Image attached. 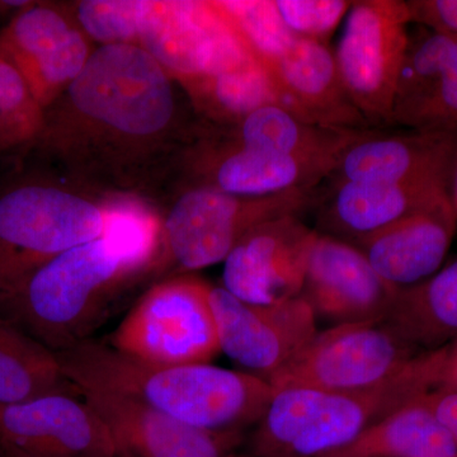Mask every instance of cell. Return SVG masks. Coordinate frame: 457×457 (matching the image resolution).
<instances>
[{
	"label": "cell",
	"mask_w": 457,
	"mask_h": 457,
	"mask_svg": "<svg viewBox=\"0 0 457 457\" xmlns=\"http://www.w3.org/2000/svg\"><path fill=\"white\" fill-rule=\"evenodd\" d=\"M457 230L449 196L354 245L396 290L426 281L440 269Z\"/></svg>",
	"instance_id": "cell-20"
},
{
	"label": "cell",
	"mask_w": 457,
	"mask_h": 457,
	"mask_svg": "<svg viewBox=\"0 0 457 457\" xmlns=\"http://www.w3.org/2000/svg\"><path fill=\"white\" fill-rule=\"evenodd\" d=\"M318 188L264 197H239L197 187L177 201L164 225V240L183 270L206 269L227 260L237 243L262 222L314 209Z\"/></svg>",
	"instance_id": "cell-7"
},
{
	"label": "cell",
	"mask_w": 457,
	"mask_h": 457,
	"mask_svg": "<svg viewBox=\"0 0 457 457\" xmlns=\"http://www.w3.org/2000/svg\"><path fill=\"white\" fill-rule=\"evenodd\" d=\"M279 16L295 37L328 45L330 36L347 16V0H275Z\"/></svg>",
	"instance_id": "cell-31"
},
{
	"label": "cell",
	"mask_w": 457,
	"mask_h": 457,
	"mask_svg": "<svg viewBox=\"0 0 457 457\" xmlns=\"http://www.w3.org/2000/svg\"><path fill=\"white\" fill-rule=\"evenodd\" d=\"M450 170L399 183H328L319 191L317 231L359 245L394 222L449 196Z\"/></svg>",
	"instance_id": "cell-14"
},
{
	"label": "cell",
	"mask_w": 457,
	"mask_h": 457,
	"mask_svg": "<svg viewBox=\"0 0 457 457\" xmlns=\"http://www.w3.org/2000/svg\"><path fill=\"white\" fill-rule=\"evenodd\" d=\"M216 4L263 68L281 59L297 38L279 16L275 0H228Z\"/></svg>",
	"instance_id": "cell-28"
},
{
	"label": "cell",
	"mask_w": 457,
	"mask_h": 457,
	"mask_svg": "<svg viewBox=\"0 0 457 457\" xmlns=\"http://www.w3.org/2000/svg\"><path fill=\"white\" fill-rule=\"evenodd\" d=\"M104 230V210L68 192L40 186L9 192L0 198V294Z\"/></svg>",
	"instance_id": "cell-8"
},
{
	"label": "cell",
	"mask_w": 457,
	"mask_h": 457,
	"mask_svg": "<svg viewBox=\"0 0 457 457\" xmlns=\"http://www.w3.org/2000/svg\"><path fill=\"white\" fill-rule=\"evenodd\" d=\"M394 126L457 132V36L423 31L409 41L393 107Z\"/></svg>",
	"instance_id": "cell-19"
},
{
	"label": "cell",
	"mask_w": 457,
	"mask_h": 457,
	"mask_svg": "<svg viewBox=\"0 0 457 457\" xmlns=\"http://www.w3.org/2000/svg\"><path fill=\"white\" fill-rule=\"evenodd\" d=\"M437 389L457 392V339L447 345L446 361Z\"/></svg>",
	"instance_id": "cell-34"
},
{
	"label": "cell",
	"mask_w": 457,
	"mask_h": 457,
	"mask_svg": "<svg viewBox=\"0 0 457 457\" xmlns=\"http://www.w3.org/2000/svg\"><path fill=\"white\" fill-rule=\"evenodd\" d=\"M402 0H356L335 51L348 95L372 129L394 128L393 107L409 45Z\"/></svg>",
	"instance_id": "cell-9"
},
{
	"label": "cell",
	"mask_w": 457,
	"mask_h": 457,
	"mask_svg": "<svg viewBox=\"0 0 457 457\" xmlns=\"http://www.w3.org/2000/svg\"><path fill=\"white\" fill-rule=\"evenodd\" d=\"M398 291L376 273L356 245L318 234L300 294L315 318L332 327L384 320Z\"/></svg>",
	"instance_id": "cell-13"
},
{
	"label": "cell",
	"mask_w": 457,
	"mask_h": 457,
	"mask_svg": "<svg viewBox=\"0 0 457 457\" xmlns=\"http://www.w3.org/2000/svg\"><path fill=\"white\" fill-rule=\"evenodd\" d=\"M0 57L14 66L40 106L59 87L73 82L88 47L65 18L44 5H27L0 36Z\"/></svg>",
	"instance_id": "cell-17"
},
{
	"label": "cell",
	"mask_w": 457,
	"mask_h": 457,
	"mask_svg": "<svg viewBox=\"0 0 457 457\" xmlns=\"http://www.w3.org/2000/svg\"><path fill=\"white\" fill-rule=\"evenodd\" d=\"M319 457H457V444L420 396Z\"/></svg>",
	"instance_id": "cell-25"
},
{
	"label": "cell",
	"mask_w": 457,
	"mask_h": 457,
	"mask_svg": "<svg viewBox=\"0 0 457 457\" xmlns=\"http://www.w3.org/2000/svg\"><path fill=\"white\" fill-rule=\"evenodd\" d=\"M209 187L239 197H264L294 189L318 188L336 170L335 165L303 161L240 145L231 140L227 145L204 155Z\"/></svg>",
	"instance_id": "cell-22"
},
{
	"label": "cell",
	"mask_w": 457,
	"mask_h": 457,
	"mask_svg": "<svg viewBox=\"0 0 457 457\" xmlns=\"http://www.w3.org/2000/svg\"><path fill=\"white\" fill-rule=\"evenodd\" d=\"M40 108L20 71L0 57V146L31 137L40 125Z\"/></svg>",
	"instance_id": "cell-30"
},
{
	"label": "cell",
	"mask_w": 457,
	"mask_h": 457,
	"mask_svg": "<svg viewBox=\"0 0 457 457\" xmlns=\"http://www.w3.org/2000/svg\"><path fill=\"white\" fill-rule=\"evenodd\" d=\"M145 0H87L78 7L83 29L106 45L139 41L141 21L149 8Z\"/></svg>",
	"instance_id": "cell-29"
},
{
	"label": "cell",
	"mask_w": 457,
	"mask_h": 457,
	"mask_svg": "<svg viewBox=\"0 0 457 457\" xmlns=\"http://www.w3.org/2000/svg\"><path fill=\"white\" fill-rule=\"evenodd\" d=\"M420 353L384 320L341 324L318 332L269 384L273 392H362L395 378Z\"/></svg>",
	"instance_id": "cell-6"
},
{
	"label": "cell",
	"mask_w": 457,
	"mask_h": 457,
	"mask_svg": "<svg viewBox=\"0 0 457 457\" xmlns=\"http://www.w3.org/2000/svg\"><path fill=\"white\" fill-rule=\"evenodd\" d=\"M0 453L4 457H36L11 446H0Z\"/></svg>",
	"instance_id": "cell-36"
},
{
	"label": "cell",
	"mask_w": 457,
	"mask_h": 457,
	"mask_svg": "<svg viewBox=\"0 0 457 457\" xmlns=\"http://www.w3.org/2000/svg\"><path fill=\"white\" fill-rule=\"evenodd\" d=\"M139 41L159 64L189 82L255 59L216 2H150Z\"/></svg>",
	"instance_id": "cell-10"
},
{
	"label": "cell",
	"mask_w": 457,
	"mask_h": 457,
	"mask_svg": "<svg viewBox=\"0 0 457 457\" xmlns=\"http://www.w3.org/2000/svg\"><path fill=\"white\" fill-rule=\"evenodd\" d=\"M189 83L212 119L228 125L242 121L262 107H279L272 78L257 59L236 71Z\"/></svg>",
	"instance_id": "cell-27"
},
{
	"label": "cell",
	"mask_w": 457,
	"mask_h": 457,
	"mask_svg": "<svg viewBox=\"0 0 457 457\" xmlns=\"http://www.w3.org/2000/svg\"><path fill=\"white\" fill-rule=\"evenodd\" d=\"M457 132L370 129L342 155L328 183H399L453 167Z\"/></svg>",
	"instance_id": "cell-21"
},
{
	"label": "cell",
	"mask_w": 457,
	"mask_h": 457,
	"mask_svg": "<svg viewBox=\"0 0 457 457\" xmlns=\"http://www.w3.org/2000/svg\"><path fill=\"white\" fill-rule=\"evenodd\" d=\"M0 446L36 457H117L106 426L74 393L0 405Z\"/></svg>",
	"instance_id": "cell-15"
},
{
	"label": "cell",
	"mask_w": 457,
	"mask_h": 457,
	"mask_svg": "<svg viewBox=\"0 0 457 457\" xmlns=\"http://www.w3.org/2000/svg\"><path fill=\"white\" fill-rule=\"evenodd\" d=\"M210 305L220 352L267 383L318 333L317 318L300 296L258 305L212 286Z\"/></svg>",
	"instance_id": "cell-11"
},
{
	"label": "cell",
	"mask_w": 457,
	"mask_h": 457,
	"mask_svg": "<svg viewBox=\"0 0 457 457\" xmlns=\"http://www.w3.org/2000/svg\"><path fill=\"white\" fill-rule=\"evenodd\" d=\"M143 267L99 237L0 294V315L54 352L68 350L88 339L110 312L117 287Z\"/></svg>",
	"instance_id": "cell-3"
},
{
	"label": "cell",
	"mask_w": 457,
	"mask_h": 457,
	"mask_svg": "<svg viewBox=\"0 0 457 457\" xmlns=\"http://www.w3.org/2000/svg\"><path fill=\"white\" fill-rule=\"evenodd\" d=\"M447 195H449L451 206L455 210L457 215V154L453 159V167H451Z\"/></svg>",
	"instance_id": "cell-35"
},
{
	"label": "cell",
	"mask_w": 457,
	"mask_h": 457,
	"mask_svg": "<svg viewBox=\"0 0 457 457\" xmlns=\"http://www.w3.org/2000/svg\"><path fill=\"white\" fill-rule=\"evenodd\" d=\"M0 457H4V456H3L2 453H0Z\"/></svg>",
	"instance_id": "cell-37"
},
{
	"label": "cell",
	"mask_w": 457,
	"mask_h": 457,
	"mask_svg": "<svg viewBox=\"0 0 457 457\" xmlns=\"http://www.w3.org/2000/svg\"><path fill=\"white\" fill-rule=\"evenodd\" d=\"M446 354L447 345L423 352L395 378L362 392H273L246 456L319 457L341 449L393 411L437 389Z\"/></svg>",
	"instance_id": "cell-2"
},
{
	"label": "cell",
	"mask_w": 457,
	"mask_h": 457,
	"mask_svg": "<svg viewBox=\"0 0 457 457\" xmlns=\"http://www.w3.org/2000/svg\"><path fill=\"white\" fill-rule=\"evenodd\" d=\"M210 287L179 278L154 286L135 303L106 345L147 365L210 363L219 353Z\"/></svg>",
	"instance_id": "cell-4"
},
{
	"label": "cell",
	"mask_w": 457,
	"mask_h": 457,
	"mask_svg": "<svg viewBox=\"0 0 457 457\" xmlns=\"http://www.w3.org/2000/svg\"><path fill=\"white\" fill-rule=\"evenodd\" d=\"M69 93L89 119L132 137L163 130L174 110L163 66L132 44L104 45L93 53Z\"/></svg>",
	"instance_id": "cell-5"
},
{
	"label": "cell",
	"mask_w": 457,
	"mask_h": 457,
	"mask_svg": "<svg viewBox=\"0 0 457 457\" xmlns=\"http://www.w3.org/2000/svg\"><path fill=\"white\" fill-rule=\"evenodd\" d=\"M240 145L320 162L337 167L342 155L366 130H339L296 119L278 106L262 107L234 123Z\"/></svg>",
	"instance_id": "cell-23"
},
{
	"label": "cell",
	"mask_w": 457,
	"mask_h": 457,
	"mask_svg": "<svg viewBox=\"0 0 457 457\" xmlns=\"http://www.w3.org/2000/svg\"><path fill=\"white\" fill-rule=\"evenodd\" d=\"M53 393H78L62 374L56 352L0 315V405Z\"/></svg>",
	"instance_id": "cell-26"
},
{
	"label": "cell",
	"mask_w": 457,
	"mask_h": 457,
	"mask_svg": "<svg viewBox=\"0 0 457 457\" xmlns=\"http://www.w3.org/2000/svg\"><path fill=\"white\" fill-rule=\"evenodd\" d=\"M318 234L299 215L262 222L224 261L222 287L237 299L258 305L300 296Z\"/></svg>",
	"instance_id": "cell-12"
},
{
	"label": "cell",
	"mask_w": 457,
	"mask_h": 457,
	"mask_svg": "<svg viewBox=\"0 0 457 457\" xmlns=\"http://www.w3.org/2000/svg\"><path fill=\"white\" fill-rule=\"evenodd\" d=\"M407 3L411 23L431 31L457 36V0H411Z\"/></svg>",
	"instance_id": "cell-32"
},
{
	"label": "cell",
	"mask_w": 457,
	"mask_h": 457,
	"mask_svg": "<svg viewBox=\"0 0 457 457\" xmlns=\"http://www.w3.org/2000/svg\"><path fill=\"white\" fill-rule=\"evenodd\" d=\"M420 402L431 409L457 444V392L435 389L420 396Z\"/></svg>",
	"instance_id": "cell-33"
},
{
	"label": "cell",
	"mask_w": 457,
	"mask_h": 457,
	"mask_svg": "<svg viewBox=\"0 0 457 457\" xmlns=\"http://www.w3.org/2000/svg\"><path fill=\"white\" fill-rule=\"evenodd\" d=\"M264 69L278 90L279 107L296 119L339 130L372 129L348 95L328 45L296 38L281 59Z\"/></svg>",
	"instance_id": "cell-18"
},
{
	"label": "cell",
	"mask_w": 457,
	"mask_h": 457,
	"mask_svg": "<svg viewBox=\"0 0 457 457\" xmlns=\"http://www.w3.org/2000/svg\"><path fill=\"white\" fill-rule=\"evenodd\" d=\"M56 354L77 389L128 396L204 431L245 433L260 422L273 395L266 380L248 372L212 363L147 365L104 342L87 339Z\"/></svg>",
	"instance_id": "cell-1"
},
{
	"label": "cell",
	"mask_w": 457,
	"mask_h": 457,
	"mask_svg": "<svg viewBox=\"0 0 457 457\" xmlns=\"http://www.w3.org/2000/svg\"><path fill=\"white\" fill-rule=\"evenodd\" d=\"M78 392L106 426L117 457H240L243 433L204 431L119 394Z\"/></svg>",
	"instance_id": "cell-16"
},
{
	"label": "cell",
	"mask_w": 457,
	"mask_h": 457,
	"mask_svg": "<svg viewBox=\"0 0 457 457\" xmlns=\"http://www.w3.org/2000/svg\"><path fill=\"white\" fill-rule=\"evenodd\" d=\"M384 321L423 352L457 339V260L426 281L399 290Z\"/></svg>",
	"instance_id": "cell-24"
}]
</instances>
